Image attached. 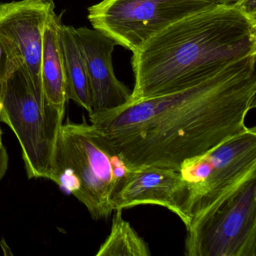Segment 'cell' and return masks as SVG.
I'll return each instance as SVG.
<instances>
[{"label": "cell", "instance_id": "cell-6", "mask_svg": "<svg viewBox=\"0 0 256 256\" xmlns=\"http://www.w3.org/2000/svg\"><path fill=\"white\" fill-rule=\"evenodd\" d=\"M179 172L188 190L186 214L190 224L235 186L256 174V126L248 127L204 155L185 162Z\"/></svg>", "mask_w": 256, "mask_h": 256}, {"label": "cell", "instance_id": "cell-12", "mask_svg": "<svg viewBox=\"0 0 256 256\" xmlns=\"http://www.w3.org/2000/svg\"><path fill=\"white\" fill-rule=\"evenodd\" d=\"M61 46L65 66L67 97L88 113L92 112V95L86 64L79 46L74 28L62 24Z\"/></svg>", "mask_w": 256, "mask_h": 256}, {"label": "cell", "instance_id": "cell-10", "mask_svg": "<svg viewBox=\"0 0 256 256\" xmlns=\"http://www.w3.org/2000/svg\"><path fill=\"white\" fill-rule=\"evenodd\" d=\"M188 190L179 170L144 167L132 170L114 199V210L138 205H158L176 214L186 228Z\"/></svg>", "mask_w": 256, "mask_h": 256}, {"label": "cell", "instance_id": "cell-3", "mask_svg": "<svg viewBox=\"0 0 256 256\" xmlns=\"http://www.w3.org/2000/svg\"><path fill=\"white\" fill-rule=\"evenodd\" d=\"M132 170L108 138L85 118L62 124L50 180L83 204L94 220L112 215Z\"/></svg>", "mask_w": 256, "mask_h": 256}, {"label": "cell", "instance_id": "cell-17", "mask_svg": "<svg viewBox=\"0 0 256 256\" xmlns=\"http://www.w3.org/2000/svg\"><path fill=\"white\" fill-rule=\"evenodd\" d=\"M216 4L222 5L235 6L240 0H214Z\"/></svg>", "mask_w": 256, "mask_h": 256}, {"label": "cell", "instance_id": "cell-9", "mask_svg": "<svg viewBox=\"0 0 256 256\" xmlns=\"http://www.w3.org/2000/svg\"><path fill=\"white\" fill-rule=\"evenodd\" d=\"M74 32L86 64L92 95V113L114 110L128 104L131 90L116 78L114 71L112 54L118 46L116 42L103 32L86 26L74 28Z\"/></svg>", "mask_w": 256, "mask_h": 256}, {"label": "cell", "instance_id": "cell-5", "mask_svg": "<svg viewBox=\"0 0 256 256\" xmlns=\"http://www.w3.org/2000/svg\"><path fill=\"white\" fill-rule=\"evenodd\" d=\"M186 256H256V174L192 220Z\"/></svg>", "mask_w": 256, "mask_h": 256}, {"label": "cell", "instance_id": "cell-11", "mask_svg": "<svg viewBox=\"0 0 256 256\" xmlns=\"http://www.w3.org/2000/svg\"><path fill=\"white\" fill-rule=\"evenodd\" d=\"M62 25V14H58L55 11L44 26L41 78L44 98L52 106L66 110L68 100L61 46Z\"/></svg>", "mask_w": 256, "mask_h": 256}, {"label": "cell", "instance_id": "cell-13", "mask_svg": "<svg viewBox=\"0 0 256 256\" xmlns=\"http://www.w3.org/2000/svg\"><path fill=\"white\" fill-rule=\"evenodd\" d=\"M124 210L115 211L110 233L96 256H150L149 246L128 222L122 218Z\"/></svg>", "mask_w": 256, "mask_h": 256}, {"label": "cell", "instance_id": "cell-1", "mask_svg": "<svg viewBox=\"0 0 256 256\" xmlns=\"http://www.w3.org/2000/svg\"><path fill=\"white\" fill-rule=\"evenodd\" d=\"M256 54L236 61L206 80L170 94L130 102L89 114L132 170H180L245 131L256 108Z\"/></svg>", "mask_w": 256, "mask_h": 256}, {"label": "cell", "instance_id": "cell-4", "mask_svg": "<svg viewBox=\"0 0 256 256\" xmlns=\"http://www.w3.org/2000/svg\"><path fill=\"white\" fill-rule=\"evenodd\" d=\"M64 114L34 89L22 68L0 89V122L17 137L29 179H50Z\"/></svg>", "mask_w": 256, "mask_h": 256}, {"label": "cell", "instance_id": "cell-2", "mask_svg": "<svg viewBox=\"0 0 256 256\" xmlns=\"http://www.w3.org/2000/svg\"><path fill=\"white\" fill-rule=\"evenodd\" d=\"M256 54V23L236 6L200 10L174 22L133 53L130 102L198 84Z\"/></svg>", "mask_w": 256, "mask_h": 256}, {"label": "cell", "instance_id": "cell-15", "mask_svg": "<svg viewBox=\"0 0 256 256\" xmlns=\"http://www.w3.org/2000/svg\"><path fill=\"white\" fill-rule=\"evenodd\" d=\"M235 6L248 19L256 23V0H240Z\"/></svg>", "mask_w": 256, "mask_h": 256}, {"label": "cell", "instance_id": "cell-18", "mask_svg": "<svg viewBox=\"0 0 256 256\" xmlns=\"http://www.w3.org/2000/svg\"><path fill=\"white\" fill-rule=\"evenodd\" d=\"M0 124H1V122H0ZM0 134H2V130H1V127H0Z\"/></svg>", "mask_w": 256, "mask_h": 256}, {"label": "cell", "instance_id": "cell-14", "mask_svg": "<svg viewBox=\"0 0 256 256\" xmlns=\"http://www.w3.org/2000/svg\"><path fill=\"white\" fill-rule=\"evenodd\" d=\"M19 68L20 64L12 49L0 36V89Z\"/></svg>", "mask_w": 256, "mask_h": 256}, {"label": "cell", "instance_id": "cell-7", "mask_svg": "<svg viewBox=\"0 0 256 256\" xmlns=\"http://www.w3.org/2000/svg\"><path fill=\"white\" fill-rule=\"evenodd\" d=\"M214 5V0H102L88 8V18L134 53L174 22Z\"/></svg>", "mask_w": 256, "mask_h": 256}, {"label": "cell", "instance_id": "cell-8", "mask_svg": "<svg viewBox=\"0 0 256 256\" xmlns=\"http://www.w3.org/2000/svg\"><path fill=\"white\" fill-rule=\"evenodd\" d=\"M55 10L53 0H18L0 4V36L12 49L34 89L40 94H43V32Z\"/></svg>", "mask_w": 256, "mask_h": 256}, {"label": "cell", "instance_id": "cell-16", "mask_svg": "<svg viewBox=\"0 0 256 256\" xmlns=\"http://www.w3.org/2000/svg\"><path fill=\"white\" fill-rule=\"evenodd\" d=\"M8 156L6 148L2 143V134H0V180L2 179L8 169Z\"/></svg>", "mask_w": 256, "mask_h": 256}]
</instances>
